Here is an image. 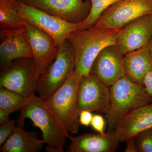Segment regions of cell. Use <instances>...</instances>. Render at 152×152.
<instances>
[{
  "instance_id": "14",
  "label": "cell",
  "mask_w": 152,
  "mask_h": 152,
  "mask_svg": "<svg viewBox=\"0 0 152 152\" xmlns=\"http://www.w3.org/2000/svg\"><path fill=\"white\" fill-rule=\"evenodd\" d=\"M25 26L18 28L1 29L3 41L0 45L1 69L9 66L15 60L34 58L33 52L25 37Z\"/></svg>"
},
{
  "instance_id": "29",
  "label": "cell",
  "mask_w": 152,
  "mask_h": 152,
  "mask_svg": "<svg viewBox=\"0 0 152 152\" xmlns=\"http://www.w3.org/2000/svg\"><path fill=\"white\" fill-rule=\"evenodd\" d=\"M147 47H148L149 53L150 56H151L152 60V35L151 39H150L149 42L148 43V45H147Z\"/></svg>"
},
{
  "instance_id": "25",
  "label": "cell",
  "mask_w": 152,
  "mask_h": 152,
  "mask_svg": "<svg viewBox=\"0 0 152 152\" xmlns=\"http://www.w3.org/2000/svg\"><path fill=\"white\" fill-rule=\"evenodd\" d=\"M92 112L89 110H83L79 115V121L81 125L88 126L91 125L93 115Z\"/></svg>"
},
{
  "instance_id": "12",
  "label": "cell",
  "mask_w": 152,
  "mask_h": 152,
  "mask_svg": "<svg viewBox=\"0 0 152 152\" xmlns=\"http://www.w3.org/2000/svg\"><path fill=\"white\" fill-rule=\"evenodd\" d=\"M90 74L110 88L126 75L124 55L115 45L106 47L96 58Z\"/></svg>"
},
{
  "instance_id": "13",
  "label": "cell",
  "mask_w": 152,
  "mask_h": 152,
  "mask_svg": "<svg viewBox=\"0 0 152 152\" xmlns=\"http://www.w3.org/2000/svg\"><path fill=\"white\" fill-rule=\"evenodd\" d=\"M152 35V14L140 17L121 29L115 46L124 56L147 46Z\"/></svg>"
},
{
  "instance_id": "18",
  "label": "cell",
  "mask_w": 152,
  "mask_h": 152,
  "mask_svg": "<svg viewBox=\"0 0 152 152\" xmlns=\"http://www.w3.org/2000/svg\"><path fill=\"white\" fill-rule=\"evenodd\" d=\"M126 75L131 80L143 86L144 77L152 66V60L146 46L124 56Z\"/></svg>"
},
{
  "instance_id": "9",
  "label": "cell",
  "mask_w": 152,
  "mask_h": 152,
  "mask_svg": "<svg viewBox=\"0 0 152 152\" xmlns=\"http://www.w3.org/2000/svg\"><path fill=\"white\" fill-rule=\"evenodd\" d=\"M109 87L92 74L83 76L77 91V113L79 118L83 110L106 113L110 107Z\"/></svg>"
},
{
  "instance_id": "11",
  "label": "cell",
  "mask_w": 152,
  "mask_h": 152,
  "mask_svg": "<svg viewBox=\"0 0 152 152\" xmlns=\"http://www.w3.org/2000/svg\"><path fill=\"white\" fill-rule=\"evenodd\" d=\"M47 13L73 23L84 20L91 11L89 0H21Z\"/></svg>"
},
{
  "instance_id": "17",
  "label": "cell",
  "mask_w": 152,
  "mask_h": 152,
  "mask_svg": "<svg viewBox=\"0 0 152 152\" xmlns=\"http://www.w3.org/2000/svg\"><path fill=\"white\" fill-rule=\"evenodd\" d=\"M24 125H18L11 135L1 147L2 152H37L43 146L42 140H38L37 134L26 132Z\"/></svg>"
},
{
  "instance_id": "19",
  "label": "cell",
  "mask_w": 152,
  "mask_h": 152,
  "mask_svg": "<svg viewBox=\"0 0 152 152\" xmlns=\"http://www.w3.org/2000/svg\"><path fill=\"white\" fill-rule=\"evenodd\" d=\"M17 0H0V28H18L26 26L28 22L19 15Z\"/></svg>"
},
{
  "instance_id": "27",
  "label": "cell",
  "mask_w": 152,
  "mask_h": 152,
  "mask_svg": "<svg viewBox=\"0 0 152 152\" xmlns=\"http://www.w3.org/2000/svg\"><path fill=\"white\" fill-rule=\"evenodd\" d=\"M126 142V146L125 150V152H138L134 138H131L128 140Z\"/></svg>"
},
{
  "instance_id": "8",
  "label": "cell",
  "mask_w": 152,
  "mask_h": 152,
  "mask_svg": "<svg viewBox=\"0 0 152 152\" xmlns=\"http://www.w3.org/2000/svg\"><path fill=\"white\" fill-rule=\"evenodd\" d=\"M152 14V0H121L110 6L94 26L120 29L140 17Z\"/></svg>"
},
{
  "instance_id": "7",
  "label": "cell",
  "mask_w": 152,
  "mask_h": 152,
  "mask_svg": "<svg viewBox=\"0 0 152 152\" xmlns=\"http://www.w3.org/2000/svg\"><path fill=\"white\" fill-rule=\"evenodd\" d=\"M1 71L0 87L13 91L27 98L35 94L38 79L34 58L15 60L10 65Z\"/></svg>"
},
{
  "instance_id": "2",
  "label": "cell",
  "mask_w": 152,
  "mask_h": 152,
  "mask_svg": "<svg viewBox=\"0 0 152 152\" xmlns=\"http://www.w3.org/2000/svg\"><path fill=\"white\" fill-rule=\"evenodd\" d=\"M20 110L17 125H24L25 120L29 119L42 132V141L47 144V152H64L66 139L70 136L48 108L45 101L33 95L27 99Z\"/></svg>"
},
{
  "instance_id": "23",
  "label": "cell",
  "mask_w": 152,
  "mask_h": 152,
  "mask_svg": "<svg viewBox=\"0 0 152 152\" xmlns=\"http://www.w3.org/2000/svg\"><path fill=\"white\" fill-rule=\"evenodd\" d=\"M16 121L9 120L7 122L2 124L0 126V147L4 144L7 139L11 135L16 127Z\"/></svg>"
},
{
  "instance_id": "16",
  "label": "cell",
  "mask_w": 152,
  "mask_h": 152,
  "mask_svg": "<svg viewBox=\"0 0 152 152\" xmlns=\"http://www.w3.org/2000/svg\"><path fill=\"white\" fill-rule=\"evenodd\" d=\"M69 139L68 152H114L120 142L115 130L108 131L104 134H85Z\"/></svg>"
},
{
  "instance_id": "1",
  "label": "cell",
  "mask_w": 152,
  "mask_h": 152,
  "mask_svg": "<svg viewBox=\"0 0 152 152\" xmlns=\"http://www.w3.org/2000/svg\"><path fill=\"white\" fill-rule=\"evenodd\" d=\"M121 31L93 26L72 32L67 40L75 55V71L82 76L90 74L99 53L106 47L115 45Z\"/></svg>"
},
{
  "instance_id": "5",
  "label": "cell",
  "mask_w": 152,
  "mask_h": 152,
  "mask_svg": "<svg viewBox=\"0 0 152 152\" xmlns=\"http://www.w3.org/2000/svg\"><path fill=\"white\" fill-rule=\"evenodd\" d=\"M75 55L67 40L59 50L54 61L49 65L43 75L38 80L37 91L45 102L64 84L75 71Z\"/></svg>"
},
{
  "instance_id": "22",
  "label": "cell",
  "mask_w": 152,
  "mask_h": 152,
  "mask_svg": "<svg viewBox=\"0 0 152 152\" xmlns=\"http://www.w3.org/2000/svg\"><path fill=\"white\" fill-rule=\"evenodd\" d=\"M138 152H152V128L134 137Z\"/></svg>"
},
{
  "instance_id": "20",
  "label": "cell",
  "mask_w": 152,
  "mask_h": 152,
  "mask_svg": "<svg viewBox=\"0 0 152 152\" xmlns=\"http://www.w3.org/2000/svg\"><path fill=\"white\" fill-rule=\"evenodd\" d=\"M0 88V109L10 114L20 110L27 98L6 88Z\"/></svg>"
},
{
  "instance_id": "26",
  "label": "cell",
  "mask_w": 152,
  "mask_h": 152,
  "mask_svg": "<svg viewBox=\"0 0 152 152\" xmlns=\"http://www.w3.org/2000/svg\"><path fill=\"white\" fill-rule=\"evenodd\" d=\"M143 86L146 91L152 99V66L144 77Z\"/></svg>"
},
{
  "instance_id": "4",
  "label": "cell",
  "mask_w": 152,
  "mask_h": 152,
  "mask_svg": "<svg viewBox=\"0 0 152 152\" xmlns=\"http://www.w3.org/2000/svg\"><path fill=\"white\" fill-rule=\"evenodd\" d=\"M82 77L75 71L65 83L45 102L49 110L71 134L77 133L81 125L77 113V91Z\"/></svg>"
},
{
  "instance_id": "3",
  "label": "cell",
  "mask_w": 152,
  "mask_h": 152,
  "mask_svg": "<svg viewBox=\"0 0 152 152\" xmlns=\"http://www.w3.org/2000/svg\"><path fill=\"white\" fill-rule=\"evenodd\" d=\"M110 102L105 117L108 131L115 129L121 119L129 112L152 103L144 86L125 75L110 87Z\"/></svg>"
},
{
  "instance_id": "10",
  "label": "cell",
  "mask_w": 152,
  "mask_h": 152,
  "mask_svg": "<svg viewBox=\"0 0 152 152\" xmlns=\"http://www.w3.org/2000/svg\"><path fill=\"white\" fill-rule=\"evenodd\" d=\"M25 37L32 50L39 80L56 57L59 47L50 36L27 23Z\"/></svg>"
},
{
  "instance_id": "28",
  "label": "cell",
  "mask_w": 152,
  "mask_h": 152,
  "mask_svg": "<svg viewBox=\"0 0 152 152\" xmlns=\"http://www.w3.org/2000/svg\"><path fill=\"white\" fill-rule=\"evenodd\" d=\"M10 113L0 109V124L8 121L10 119Z\"/></svg>"
},
{
  "instance_id": "21",
  "label": "cell",
  "mask_w": 152,
  "mask_h": 152,
  "mask_svg": "<svg viewBox=\"0 0 152 152\" xmlns=\"http://www.w3.org/2000/svg\"><path fill=\"white\" fill-rule=\"evenodd\" d=\"M91 4V11L86 18L80 23L78 30H84L92 27L103 13L110 6L121 0H89Z\"/></svg>"
},
{
  "instance_id": "15",
  "label": "cell",
  "mask_w": 152,
  "mask_h": 152,
  "mask_svg": "<svg viewBox=\"0 0 152 152\" xmlns=\"http://www.w3.org/2000/svg\"><path fill=\"white\" fill-rule=\"evenodd\" d=\"M152 128V103L129 112L119 121L115 130L120 142H126Z\"/></svg>"
},
{
  "instance_id": "24",
  "label": "cell",
  "mask_w": 152,
  "mask_h": 152,
  "mask_svg": "<svg viewBox=\"0 0 152 152\" xmlns=\"http://www.w3.org/2000/svg\"><path fill=\"white\" fill-rule=\"evenodd\" d=\"M91 125L93 129L99 134H105V121L103 117L101 115L96 114L94 115Z\"/></svg>"
},
{
  "instance_id": "6",
  "label": "cell",
  "mask_w": 152,
  "mask_h": 152,
  "mask_svg": "<svg viewBox=\"0 0 152 152\" xmlns=\"http://www.w3.org/2000/svg\"><path fill=\"white\" fill-rule=\"evenodd\" d=\"M16 6L21 17L35 27L50 36L59 48L66 43L72 32L79 29L80 23H69L27 4L21 0H17Z\"/></svg>"
}]
</instances>
